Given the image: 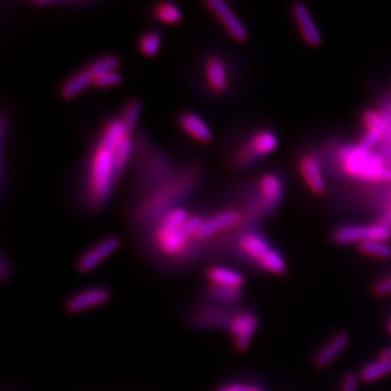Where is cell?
I'll list each match as a JSON object with an SVG mask.
<instances>
[{"label":"cell","mask_w":391,"mask_h":391,"mask_svg":"<svg viewBox=\"0 0 391 391\" xmlns=\"http://www.w3.org/2000/svg\"><path fill=\"white\" fill-rule=\"evenodd\" d=\"M126 131L120 118L106 122L99 133V138L94 146L90 159L87 162L85 175V192L89 204L99 209L106 204L113 189L114 175L113 152Z\"/></svg>","instance_id":"obj_1"},{"label":"cell","mask_w":391,"mask_h":391,"mask_svg":"<svg viewBox=\"0 0 391 391\" xmlns=\"http://www.w3.org/2000/svg\"><path fill=\"white\" fill-rule=\"evenodd\" d=\"M337 159L342 171L353 179L366 183H391V166L384 156L360 143L341 147Z\"/></svg>","instance_id":"obj_2"},{"label":"cell","mask_w":391,"mask_h":391,"mask_svg":"<svg viewBox=\"0 0 391 391\" xmlns=\"http://www.w3.org/2000/svg\"><path fill=\"white\" fill-rule=\"evenodd\" d=\"M278 137L275 131L269 128H261L239 143L231 157V164L236 169H245L253 162L264 159L276 151Z\"/></svg>","instance_id":"obj_3"},{"label":"cell","mask_w":391,"mask_h":391,"mask_svg":"<svg viewBox=\"0 0 391 391\" xmlns=\"http://www.w3.org/2000/svg\"><path fill=\"white\" fill-rule=\"evenodd\" d=\"M257 197L255 203L247 208V214L255 217H262L280 206L285 194V183L281 175L276 173H266L257 180Z\"/></svg>","instance_id":"obj_4"},{"label":"cell","mask_w":391,"mask_h":391,"mask_svg":"<svg viewBox=\"0 0 391 391\" xmlns=\"http://www.w3.org/2000/svg\"><path fill=\"white\" fill-rule=\"evenodd\" d=\"M260 327V318L257 313L253 309H239L231 313L226 325L227 332L232 339L236 351L243 352L248 350Z\"/></svg>","instance_id":"obj_5"},{"label":"cell","mask_w":391,"mask_h":391,"mask_svg":"<svg viewBox=\"0 0 391 391\" xmlns=\"http://www.w3.org/2000/svg\"><path fill=\"white\" fill-rule=\"evenodd\" d=\"M391 229L375 222L369 225H347L336 228L332 233V239L337 245H360L367 241H389Z\"/></svg>","instance_id":"obj_6"},{"label":"cell","mask_w":391,"mask_h":391,"mask_svg":"<svg viewBox=\"0 0 391 391\" xmlns=\"http://www.w3.org/2000/svg\"><path fill=\"white\" fill-rule=\"evenodd\" d=\"M192 239V236L184 229V226L179 229H166L157 226L153 233V242L159 253L173 259H180L189 253Z\"/></svg>","instance_id":"obj_7"},{"label":"cell","mask_w":391,"mask_h":391,"mask_svg":"<svg viewBox=\"0 0 391 391\" xmlns=\"http://www.w3.org/2000/svg\"><path fill=\"white\" fill-rule=\"evenodd\" d=\"M298 171L306 187L315 195L327 192L325 167L322 159L314 151H305L299 156Z\"/></svg>","instance_id":"obj_8"},{"label":"cell","mask_w":391,"mask_h":391,"mask_svg":"<svg viewBox=\"0 0 391 391\" xmlns=\"http://www.w3.org/2000/svg\"><path fill=\"white\" fill-rule=\"evenodd\" d=\"M112 298V292L106 286H90L73 292L65 301L69 314H80L106 305Z\"/></svg>","instance_id":"obj_9"},{"label":"cell","mask_w":391,"mask_h":391,"mask_svg":"<svg viewBox=\"0 0 391 391\" xmlns=\"http://www.w3.org/2000/svg\"><path fill=\"white\" fill-rule=\"evenodd\" d=\"M351 333L347 331L334 332L332 336L325 339V343L319 347L313 355V366L318 370H325L333 365L342 353L348 348L351 343Z\"/></svg>","instance_id":"obj_10"},{"label":"cell","mask_w":391,"mask_h":391,"mask_svg":"<svg viewBox=\"0 0 391 391\" xmlns=\"http://www.w3.org/2000/svg\"><path fill=\"white\" fill-rule=\"evenodd\" d=\"M120 246V239L115 236H109L106 239H100L98 243L89 247L87 251L81 253L76 261V269L81 273H87L93 271L95 267L112 256Z\"/></svg>","instance_id":"obj_11"},{"label":"cell","mask_w":391,"mask_h":391,"mask_svg":"<svg viewBox=\"0 0 391 391\" xmlns=\"http://www.w3.org/2000/svg\"><path fill=\"white\" fill-rule=\"evenodd\" d=\"M242 220H243V214L234 209H226L215 213L211 217L203 219V223L195 234V241L211 239L215 234L229 231L241 225Z\"/></svg>","instance_id":"obj_12"},{"label":"cell","mask_w":391,"mask_h":391,"mask_svg":"<svg viewBox=\"0 0 391 391\" xmlns=\"http://www.w3.org/2000/svg\"><path fill=\"white\" fill-rule=\"evenodd\" d=\"M206 7L218 18L220 24L225 27L227 34L237 42H246L248 40V31L232 8L223 0H208Z\"/></svg>","instance_id":"obj_13"},{"label":"cell","mask_w":391,"mask_h":391,"mask_svg":"<svg viewBox=\"0 0 391 391\" xmlns=\"http://www.w3.org/2000/svg\"><path fill=\"white\" fill-rule=\"evenodd\" d=\"M206 87L212 93L223 95L229 89V73L227 62L220 55H209L203 64Z\"/></svg>","instance_id":"obj_14"},{"label":"cell","mask_w":391,"mask_h":391,"mask_svg":"<svg viewBox=\"0 0 391 391\" xmlns=\"http://www.w3.org/2000/svg\"><path fill=\"white\" fill-rule=\"evenodd\" d=\"M292 17L298 27L299 34L308 46L318 47L323 43V36L320 34L318 24L313 18L309 8L303 3H295L292 6Z\"/></svg>","instance_id":"obj_15"},{"label":"cell","mask_w":391,"mask_h":391,"mask_svg":"<svg viewBox=\"0 0 391 391\" xmlns=\"http://www.w3.org/2000/svg\"><path fill=\"white\" fill-rule=\"evenodd\" d=\"M239 253L245 256L246 259L255 262V265H259L260 261L264 259L266 253L272 248L270 241L266 239L262 233L245 232L241 234L237 241Z\"/></svg>","instance_id":"obj_16"},{"label":"cell","mask_w":391,"mask_h":391,"mask_svg":"<svg viewBox=\"0 0 391 391\" xmlns=\"http://www.w3.org/2000/svg\"><path fill=\"white\" fill-rule=\"evenodd\" d=\"M206 276L209 285L241 290V292L243 290L245 286V275L227 266H211L206 270Z\"/></svg>","instance_id":"obj_17"},{"label":"cell","mask_w":391,"mask_h":391,"mask_svg":"<svg viewBox=\"0 0 391 391\" xmlns=\"http://www.w3.org/2000/svg\"><path fill=\"white\" fill-rule=\"evenodd\" d=\"M178 125L183 132L200 143H208L212 141L211 127L195 112H183L178 118Z\"/></svg>","instance_id":"obj_18"},{"label":"cell","mask_w":391,"mask_h":391,"mask_svg":"<svg viewBox=\"0 0 391 391\" xmlns=\"http://www.w3.org/2000/svg\"><path fill=\"white\" fill-rule=\"evenodd\" d=\"M358 376L362 384H375L391 375V358L378 353V357L372 358L360 367Z\"/></svg>","instance_id":"obj_19"},{"label":"cell","mask_w":391,"mask_h":391,"mask_svg":"<svg viewBox=\"0 0 391 391\" xmlns=\"http://www.w3.org/2000/svg\"><path fill=\"white\" fill-rule=\"evenodd\" d=\"M229 317L231 314L227 312L223 305H212L204 309H200L199 312L195 314L194 325H200L201 328H215V327L226 328Z\"/></svg>","instance_id":"obj_20"},{"label":"cell","mask_w":391,"mask_h":391,"mask_svg":"<svg viewBox=\"0 0 391 391\" xmlns=\"http://www.w3.org/2000/svg\"><path fill=\"white\" fill-rule=\"evenodd\" d=\"M93 85V76L87 73V69H83L78 73H73L67 78L60 87L61 97L64 99L71 100Z\"/></svg>","instance_id":"obj_21"},{"label":"cell","mask_w":391,"mask_h":391,"mask_svg":"<svg viewBox=\"0 0 391 391\" xmlns=\"http://www.w3.org/2000/svg\"><path fill=\"white\" fill-rule=\"evenodd\" d=\"M132 155V138L131 134H126L120 139L118 146L115 147L113 152L114 175L115 179H120V175L125 171L128 161Z\"/></svg>","instance_id":"obj_22"},{"label":"cell","mask_w":391,"mask_h":391,"mask_svg":"<svg viewBox=\"0 0 391 391\" xmlns=\"http://www.w3.org/2000/svg\"><path fill=\"white\" fill-rule=\"evenodd\" d=\"M260 270L271 273V275H285L287 271L286 260L280 251L272 247L269 253H266L264 259L261 260L257 265Z\"/></svg>","instance_id":"obj_23"},{"label":"cell","mask_w":391,"mask_h":391,"mask_svg":"<svg viewBox=\"0 0 391 391\" xmlns=\"http://www.w3.org/2000/svg\"><path fill=\"white\" fill-rule=\"evenodd\" d=\"M153 18L164 24H176L183 20V13L175 3L161 1L152 9Z\"/></svg>","instance_id":"obj_24"},{"label":"cell","mask_w":391,"mask_h":391,"mask_svg":"<svg viewBox=\"0 0 391 391\" xmlns=\"http://www.w3.org/2000/svg\"><path fill=\"white\" fill-rule=\"evenodd\" d=\"M358 251L378 260L391 259V245L389 241H367L357 246Z\"/></svg>","instance_id":"obj_25"},{"label":"cell","mask_w":391,"mask_h":391,"mask_svg":"<svg viewBox=\"0 0 391 391\" xmlns=\"http://www.w3.org/2000/svg\"><path fill=\"white\" fill-rule=\"evenodd\" d=\"M206 295L212 299L214 304L232 305L239 303L242 299L241 290H233V289H225L218 286H208Z\"/></svg>","instance_id":"obj_26"},{"label":"cell","mask_w":391,"mask_h":391,"mask_svg":"<svg viewBox=\"0 0 391 391\" xmlns=\"http://www.w3.org/2000/svg\"><path fill=\"white\" fill-rule=\"evenodd\" d=\"M162 45V36L157 31H147L139 36L137 46L139 52L145 57H152L159 52V47Z\"/></svg>","instance_id":"obj_27"},{"label":"cell","mask_w":391,"mask_h":391,"mask_svg":"<svg viewBox=\"0 0 391 391\" xmlns=\"http://www.w3.org/2000/svg\"><path fill=\"white\" fill-rule=\"evenodd\" d=\"M189 217H190V214L187 213L185 208L175 206L169 212L162 213L159 226L166 228V229H179L185 225Z\"/></svg>","instance_id":"obj_28"},{"label":"cell","mask_w":391,"mask_h":391,"mask_svg":"<svg viewBox=\"0 0 391 391\" xmlns=\"http://www.w3.org/2000/svg\"><path fill=\"white\" fill-rule=\"evenodd\" d=\"M120 65V59L115 55H104L99 59L92 61L85 69H87V73L93 76L94 79L95 76H99L101 73L118 70Z\"/></svg>","instance_id":"obj_29"},{"label":"cell","mask_w":391,"mask_h":391,"mask_svg":"<svg viewBox=\"0 0 391 391\" xmlns=\"http://www.w3.org/2000/svg\"><path fill=\"white\" fill-rule=\"evenodd\" d=\"M141 109H142V103L138 99H131L127 103L123 112L120 114V120L123 123V126L126 128L128 133L132 134L134 131V127L138 122L139 114H141Z\"/></svg>","instance_id":"obj_30"},{"label":"cell","mask_w":391,"mask_h":391,"mask_svg":"<svg viewBox=\"0 0 391 391\" xmlns=\"http://www.w3.org/2000/svg\"><path fill=\"white\" fill-rule=\"evenodd\" d=\"M123 81V76L118 70L114 71H108V73H101L99 76H95L93 79V85L100 89H106V87H118Z\"/></svg>","instance_id":"obj_31"},{"label":"cell","mask_w":391,"mask_h":391,"mask_svg":"<svg viewBox=\"0 0 391 391\" xmlns=\"http://www.w3.org/2000/svg\"><path fill=\"white\" fill-rule=\"evenodd\" d=\"M360 384H362V383L360 380L357 372L346 371L339 380L337 391H358Z\"/></svg>","instance_id":"obj_32"},{"label":"cell","mask_w":391,"mask_h":391,"mask_svg":"<svg viewBox=\"0 0 391 391\" xmlns=\"http://www.w3.org/2000/svg\"><path fill=\"white\" fill-rule=\"evenodd\" d=\"M372 294L378 298H386L391 295V273L378 278L372 285Z\"/></svg>","instance_id":"obj_33"},{"label":"cell","mask_w":391,"mask_h":391,"mask_svg":"<svg viewBox=\"0 0 391 391\" xmlns=\"http://www.w3.org/2000/svg\"><path fill=\"white\" fill-rule=\"evenodd\" d=\"M378 222L391 229V194L389 195V198H388V203L385 204L384 213L381 214V217L378 218Z\"/></svg>","instance_id":"obj_34"},{"label":"cell","mask_w":391,"mask_h":391,"mask_svg":"<svg viewBox=\"0 0 391 391\" xmlns=\"http://www.w3.org/2000/svg\"><path fill=\"white\" fill-rule=\"evenodd\" d=\"M239 391H266L264 386L257 383H248V381H237Z\"/></svg>","instance_id":"obj_35"},{"label":"cell","mask_w":391,"mask_h":391,"mask_svg":"<svg viewBox=\"0 0 391 391\" xmlns=\"http://www.w3.org/2000/svg\"><path fill=\"white\" fill-rule=\"evenodd\" d=\"M214 391H239V384L237 381H229L218 386Z\"/></svg>","instance_id":"obj_36"},{"label":"cell","mask_w":391,"mask_h":391,"mask_svg":"<svg viewBox=\"0 0 391 391\" xmlns=\"http://www.w3.org/2000/svg\"><path fill=\"white\" fill-rule=\"evenodd\" d=\"M380 353H381V355H384V356H388V357L391 358V346H388V347L383 348Z\"/></svg>","instance_id":"obj_37"},{"label":"cell","mask_w":391,"mask_h":391,"mask_svg":"<svg viewBox=\"0 0 391 391\" xmlns=\"http://www.w3.org/2000/svg\"><path fill=\"white\" fill-rule=\"evenodd\" d=\"M386 332H388V334L390 336L391 339V315L388 318V320H386Z\"/></svg>","instance_id":"obj_38"}]
</instances>
